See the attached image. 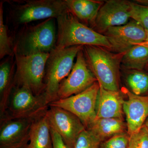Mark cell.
Masks as SVG:
<instances>
[{
    "instance_id": "5bb4252c",
    "label": "cell",
    "mask_w": 148,
    "mask_h": 148,
    "mask_svg": "<svg viewBox=\"0 0 148 148\" xmlns=\"http://www.w3.org/2000/svg\"><path fill=\"white\" fill-rule=\"evenodd\" d=\"M123 90L128 97L123 103V110L130 136L141 129L148 117V95H135L126 88H123Z\"/></svg>"
},
{
    "instance_id": "2e32d148",
    "label": "cell",
    "mask_w": 148,
    "mask_h": 148,
    "mask_svg": "<svg viewBox=\"0 0 148 148\" xmlns=\"http://www.w3.org/2000/svg\"><path fill=\"white\" fill-rule=\"evenodd\" d=\"M65 1L69 11L80 22L91 29L104 3L94 0H65Z\"/></svg>"
},
{
    "instance_id": "d4e9b609",
    "label": "cell",
    "mask_w": 148,
    "mask_h": 148,
    "mask_svg": "<svg viewBox=\"0 0 148 148\" xmlns=\"http://www.w3.org/2000/svg\"><path fill=\"white\" fill-rule=\"evenodd\" d=\"M128 148H148V129L145 124L138 132L130 135Z\"/></svg>"
},
{
    "instance_id": "4316f807",
    "label": "cell",
    "mask_w": 148,
    "mask_h": 148,
    "mask_svg": "<svg viewBox=\"0 0 148 148\" xmlns=\"http://www.w3.org/2000/svg\"><path fill=\"white\" fill-rule=\"evenodd\" d=\"M52 148H69L60 135L54 130L51 127Z\"/></svg>"
},
{
    "instance_id": "3957f363",
    "label": "cell",
    "mask_w": 148,
    "mask_h": 148,
    "mask_svg": "<svg viewBox=\"0 0 148 148\" xmlns=\"http://www.w3.org/2000/svg\"><path fill=\"white\" fill-rule=\"evenodd\" d=\"M83 47L84 46L77 45L65 48H55L51 51L46 67L43 93L48 105L58 100L60 85L71 73L74 59Z\"/></svg>"
},
{
    "instance_id": "5b68a950",
    "label": "cell",
    "mask_w": 148,
    "mask_h": 148,
    "mask_svg": "<svg viewBox=\"0 0 148 148\" xmlns=\"http://www.w3.org/2000/svg\"><path fill=\"white\" fill-rule=\"evenodd\" d=\"M50 53L28 56L14 54L15 86L29 88L34 95L43 94L45 88V69Z\"/></svg>"
},
{
    "instance_id": "f1b7e54d",
    "label": "cell",
    "mask_w": 148,
    "mask_h": 148,
    "mask_svg": "<svg viewBox=\"0 0 148 148\" xmlns=\"http://www.w3.org/2000/svg\"><path fill=\"white\" fill-rule=\"evenodd\" d=\"M138 44L142 45L148 47V40L145 41L144 42ZM145 69H146V71H147V72H148V62L147 64L146 65Z\"/></svg>"
},
{
    "instance_id": "44dd1931",
    "label": "cell",
    "mask_w": 148,
    "mask_h": 148,
    "mask_svg": "<svg viewBox=\"0 0 148 148\" xmlns=\"http://www.w3.org/2000/svg\"><path fill=\"white\" fill-rule=\"evenodd\" d=\"M126 78L128 86L134 94L141 95L148 92V73L133 71Z\"/></svg>"
},
{
    "instance_id": "cb8c5ba5",
    "label": "cell",
    "mask_w": 148,
    "mask_h": 148,
    "mask_svg": "<svg viewBox=\"0 0 148 148\" xmlns=\"http://www.w3.org/2000/svg\"><path fill=\"white\" fill-rule=\"evenodd\" d=\"M130 17L148 31V5L130 1Z\"/></svg>"
},
{
    "instance_id": "83f0119b",
    "label": "cell",
    "mask_w": 148,
    "mask_h": 148,
    "mask_svg": "<svg viewBox=\"0 0 148 148\" xmlns=\"http://www.w3.org/2000/svg\"><path fill=\"white\" fill-rule=\"evenodd\" d=\"M133 1L139 4L148 5V0H135Z\"/></svg>"
},
{
    "instance_id": "8fae6325",
    "label": "cell",
    "mask_w": 148,
    "mask_h": 148,
    "mask_svg": "<svg viewBox=\"0 0 148 148\" xmlns=\"http://www.w3.org/2000/svg\"><path fill=\"white\" fill-rule=\"evenodd\" d=\"M103 35L110 44V51L115 53L126 52L133 46L147 39L145 29L134 20L123 26L110 27Z\"/></svg>"
},
{
    "instance_id": "ac0fdd59",
    "label": "cell",
    "mask_w": 148,
    "mask_h": 148,
    "mask_svg": "<svg viewBox=\"0 0 148 148\" xmlns=\"http://www.w3.org/2000/svg\"><path fill=\"white\" fill-rule=\"evenodd\" d=\"M14 64L10 58L0 65V114L2 116L5 113L10 97L15 87Z\"/></svg>"
},
{
    "instance_id": "1f68e13d",
    "label": "cell",
    "mask_w": 148,
    "mask_h": 148,
    "mask_svg": "<svg viewBox=\"0 0 148 148\" xmlns=\"http://www.w3.org/2000/svg\"></svg>"
},
{
    "instance_id": "9c48e42d",
    "label": "cell",
    "mask_w": 148,
    "mask_h": 148,
    "mask_svg": "<svg viewBox=\"0 0 148 148\" xmlns=\"http://www.w3.org/2000/svg\"><path fill=\"white\" fill-rule=\"evenodd\" d=\"M97 81V79L88 67L83 48L77 56L76 61L71 73L60 85L58 100L80 93Z\"/></svg>"
},
{
    "instance_id": "4fadbf2b",
    "label": "cell",
    "mask_w": 148,
    "mask_h": 148,
    "mask_svg": "<svg viewBox=\"0 0 148 148\" xmlns=\"http://www.w3.org/2000/svg\"><path fill=\"white\" fill-rule=\"evenodd\" d=\"M34 121L24 119L1 120L0 148H27Z\"/></svg>"
},
{
    "instance_id": "9a60e30c",
    "label": "cell",
    "mask_w": 148,
    "mask_h": 148,
    "mask_svg": "<svg viewBox=\"0 0 148 148\" xmlns=\"http://www.w3.org/2000/svg\"><path fill=\"white\" fill-rule=\"evenodd\" d=\"M124 102L119 91L106 90L100 84L96 103V118L123 119Z\"/></svg>"
},
{
    "instance_id": "e0dca14e",
    "label": "cell",
    "mask_w": 148,
    "mask_h": 148,
    "mask_svg": "<svg viewBox=\"0 0 148 148\" xmlns=\"http://www.w3.org/2000/svg\"><path fill=\"white\" fill-rule=\"evenodd\" d=\"M46 114L32 122L27 148H52L51 127Z\"/></svg>"
},
{
    "instance_id": "ffe728a7",
    "label": "cell",
    "mask_w": 148,
    "mask_h": 148,
    "mask_svg": "<svg viewBox=\"0 0 148 148\" xmlns=\"http://www.w3.org/2000/svg\"><path fill=\"white\" fill-rule=\"evenodd\" d=\"M148 62V47L142 45L133 46L125 53L121 64L133 71H143Z\"/></svg>"
},
{
    "instance_id": "52a82bcc",
    "label": "cell",
    "mask_w": 148,
    "mask_h": 148,
    "mask_svg": "<svg viewBox=\"0 0 148 148\" xmlns=\"http://www.w3.org/2000/svg\"><path fill=\"white\" fill-rule=\"evenodd\" d=\"M68 10L65 0H30L14 7L11 18L15 25L33 21L57 18Z\"/></svg>"
},
{
    "instance_id": "8992f818",
    "label": "cell",
    "mask_w": 148,
    "mask_h": 148,
    "mask_svg": "<svg viewBox=\"0 0 148 148\" xmlns=\"http://www.w3.org/2000/svg\"><path fill=\"white\" fill-rule=\"evenodd\" d=\"M48 106L44 94L38 96L25 86H16L1 120L24 119L34 120L45 114Z\"/></svg>"
},
{
    "instance_id": "4dcf8cb0",
    "label": "cell",
    "mask_w": 148,
    "mask_h": 148,
    "mask_svg": "<svg viewBox=\"0 0 148 148\" xmlns=\"http://www.w3.org/2000/svg\"><path fill=\"white\" fill-rule=\"evenodd\" d=\"M146 32H147V40H148V31H146ZM147 40H146V41H147Z\"/></svg>"
},
{
    "instance_id": "f546056e",
    "label": "cell",
    "mask_w": 148,
    "mask_h": 148,
    "mask_svg": "<svg viewBox=\"0 0 148 148\" xmlns=\"http://www.w3.org/2000/svg\"><path fill=\"white\" fill-rule=\"evenodd\" d=\"M145 125H146V127H147L148 129V119L147 120V121H146L145 123Z\"/></svg>"
},
{
    "instance_id": "603a6c76",
    "label": "cell",
    "mask_w": 148,
    "mask_h": 148,
    "mask_svg": "<svg viewBox=\"0 0 148 148\" xmlns=\"http://www.w3.org/2000/svg\"><path fill=\"white\" fill-rule=\"evenodd\" d=\"M101 142L91 130L86 129L78 137L74 148H100Z\"/></svg>"
},
{
    "instance_id": "7c38bea8",
    "label": "cell",
    "mask_w": 148,
    "mask_h": 148,
    "mask_svg": "<svg viewBox=\"0 0 148 148\" xmlns=\"http://www.w3.org/2000/svg\"><path fill=\"white\" fill-rule=\"evenodd\" d=\"M130 17V1L109 0L104 2L98 12L92 29L104 33L110 27H119L128 23Z\"/></svg>"
},
{
    "instance_id": "d6986e66",
    "label": "cell",
    "mask_w": 148,
    "mask_h": 148,
    "mask_svg": "<svg viewBox=\"0 0 148 148\" xmlns=\"http://www.w3.org/2000/svg\"><path fill=\"white\" fill-rule=\"evenodd\" d=\"M126 126L123 119L96 118L88 129L91 130L102 142L125 133Z\"/></svg>"
},
{
    "instance_id": "ba28073f",
    "label": "cell",
    "mask_w": 148,
    "mask_h": 148,
    "mask_svg": "<svg viewBox=\"0 0 148 148\" xmlns=\"http://www.w3.org/2000/svg\"><path fill=\"white\" fill-rule=\"evenodd\" d=\"M99 90L100 84L97 81L82 92L68 98L59 99L49 106L58 107L74 114L88 129L96 119V103Z\"/></svg>"
},
{
    "instance_id": "30bf717a",
    "label": "cell",
    "mask_w": 148,
    "mask_h": 148,
    "mask_svg": "<svg viewBox=\"0 0 148 148\" xmlns=\"http://www.w3.org/2000/svg\"><path fill=\"white\" fill-rule=\"evenodd\" d=\"M46 114L51 127L69 148H74L78 137L86 129L80 120L69 111L55 106H49Z\"/></svg>"
},
{
    "instance_id": "6da1fadb",
    "label": "cell",
    "mask_w": 148,
    "mask_h": 148,
    "mask_svg": "<svg viewBox=\"0 0 148 148\" xmlns=\"http://www.w3.org/2000/svg\"><path fill=\"white\" fill-rule=\"evenodd\" d=\"M58 25L55 48H65L77 45L101 47L110 50L107 37L80 22L69 10L56 18Z\"/></svg>"
},
{
    "instance_id": "484cf974",
    "label": "cell",
    "mask_w": 148,
    "mask_h": 148,
    "mask_svg": "<svg viewBox=\"0 0 148 148\" xmlns=\"http://www.w3.org/2000/svg\"><path fill=\"white\" fill-rule=\"evenodd\" d=\"M129 135L124 133L114 136L101 145L100 148H128Z\"/></svg>"
},
{
    "instance_id": "7402d4cb",
    "label": "cell",
    "mask_w": 148,
    "mask_h": 148,
    "mask_svg": "<svg viewBox=\"0 0 148 148\" xmlns=\"http://www.w3.org/2000/svg\"><path fill=\"white\" fill-rule=\"evenodd\" d=\"M14 54V45L8 34L7 27L4 23L3 10L2 2L0 5V58L12 56Z\"/></svg>"
},
{
    "instance_id": "7a4b0ae2",
    "label": "cell",
    "mask_w": 148,
    "mask_h": 148,
    "mask_svg": "<svg viewBox=\"0 0 148 148\" xmlns=\"http://www.w3.org/2000/svg\"><path fill=\"white\" fill-rule=\"evenodd\" d=\"M88 67L98 82L106 90L119 91V73L125 52L115 53L108 49L96 46H84Z\"/></svg>"
},
{
    "instance_id": "277c9868",
    "label": "cell",
    "mask_w": 148,
    "mask_h": 148,
    "mask_svg": "<svg viewBox=\"0 0 148 148\" xmlns=\"http://www.w3.org/2000/svg\"><path fill=\"white\" fill-rule=\"evenodd\" d=\"M56 39L54 18H48L34 26L24 27L14 45V54L50 53L55 48Z\"/></svg>"
}]
</instances>
